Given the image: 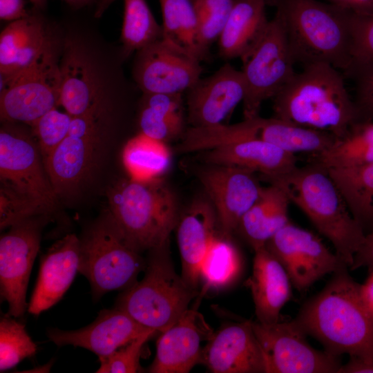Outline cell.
<instances>
[{
    "label": "cell",
    "instance_id": "obj_1",
    "mask_svg": "<svg viewBox=\"0 0 373 373\" xmlns=\"http://www.w3.org/2000/svg\"><path fill=\"white\" fill-rule=\"evenodd\" d=\"M348 268L333 273L324 288L302 305L294 321L326 352L373 361V316L363 300L361 285L352 278Z\"/></svg>",
    "mask_w": 373,
    "mask_h": 373
},
{
    "label": "cell",
    "instance_id": "obj_2",
    "mask_svg": "<svg viewBox=\"0 0 373 373\" xmlns=\"http://www.w3.org/2000/svg\"><path fill=\"white\" fill-rule=\"evenodd\" d=\"M262 178L284 191L290 202L332 242L335 254L350 268L365 233L327 170L311 162L283 175Z\"/></svg>",
    "mask_w": 373,
    "mask_h": 373
},
{
    "label": "cell",
    "instance_id": "obj_3",
    "mask_svg": "<svg viewBox=\"0 0 373 373\" xmlns=\"http://www.w3.org/2000/svg\"><path fill=\"white\" fill-rule=\"evenodd\" d=\"M274 116L328 131L336 137L359 119L339 70L318 63L304 66L273 97Z\"/></svg>",
    "mask_w": 373,
    "mask_h": 373
},
{
    "label": "cell",
    "instance_id": "obj_4",
    "mask_svg": "<svg viewBox=\"0 0 373 373\" xmlns=\"http://www.w3.org/2000/svg\"><path fill=\"white\" fill-rule=\"evenodd\" d=\"M295 63L350 66L348 9L316 0H275Z\"/></svg>",
    "mask_w": 373,
    "mask_h": 373
},
{
    "label": "cell",
    "instance_id": "obj_5",
    "mask_svg": "<svg viewBox=\"0 0 373 373\" xmlns=\"http://www.w3.org/2000/svg\"><path fill=\"white\" fill-rule=\"evenodd\" d=\"M108 200L112 218L137 251L169 243L180 216L175 194L162 179L120 180L109 189Z\"/></svg>",
    "mask_w": 373,
    "mask_h": 373
},
{
    "label": "cell",
    "instance_id": "obj_6",
    "mask_svg": "<svg viewBox=\"0 0 373 373\" xmlns=\"http://www.w3.org/2000/svg\"><path fill=\"white\" fill-rule=\"evenodd\" d=\"M150 253L143 278L124 290L116 308L142 325L163 332L188 309L200 291L189 286L175 272L169 243Z\"/></svg>",
    "mask_w": 373,
    "mask_h": 373
},
{
    "label": "cell",
    "instance_id": "obj_7",
    "mask_svg": "<svg viewBox=\"0 0 373 373\" xmlns=\"http://www.w3.org/2000/svg\"><path fill=\"white\" fill-rule=\"evenodd\" d=\"M126 240L109 211L80 240L79 271L90 282L94 298L135 282L146 262Z\"/></svg>",
    "mask_w": 373,
    "mask_h": 373
},
{
    "label": "cell",
    "instance_id": "obj_8",
    "mask_svg": "<svg viewBox=\"0 0 373 373\" xmlns=\"http://www.w3.org/2000/svg\"><path fill=\"white\" fill-rule=\"evenodd\" d=\"M0 82L3 122L32 126L59 106L61 72L54 43L30 67Z\"/></svg>",
    "mask_w": 373,
    "mask_h": 373
},
{
    "label": "cell",
    "instance_id": "obj_9",
    "mask_svg": "<svg viewBox=\"0 0 373 373\" xmlns=\"http://www.w3.org/2000/svg\"><path fill=\"white\" fill-rule=\"evenodd\" d=\"M245 84L244 118L259 115L262 102L273 98L296 74L285 29L279 15L269 21L256 46L241 59Z\"/></svg>",
    "mask_w": 373,
    "mask_h": 373
},
{
    "label": "cell",
    "instance_id": "obj_10",
    "mask_svg": "<svg viewBox=\"0 0 373 373\" xmlns=\"http://www.w3.org/2000/svg\"><path fill=\"white\" fill-rule=\"evenodd\" d=\"M262 350L265 373H338L340 356L312 347L305 334L291 320L271 324L253 321Z\"/></svg>",
    "mask_w": 373,
    "mask_h": 373
},
{
    "label": "cell",
    "instance_id": "obj_11",
    "mask_svg": "<svg viewBox=\"0 0 373 373\" xmlns=\"http://www.w3.org/2000/svg\"><path fill=\"white\" fill-rule=\"evenodd\" d=\"M0 131V181L51 211L57 196L46 173L36 140L15 123Z\"/></svg>",
    "mask_w": 373,
    "mask_h": 373
},
{
    "label": "cell",
    "instance_id": "obj_12",
    "mask_svg": "<svg viewBox=\"0 0 373 373\" xmlns=\"http://www.w3.org/2000/svg\"><path fill=\"white\" fill-rule=\"evenodd\" d=\"M136 52L133 78L143 93L182 94L200 78V59L171 37L164 35Z\"/></svg>",
    "mask_w": 373,
    "mask_h": 373
},
{
    "label": "cell",
    "instance_id": "obj_13",
    "mask_svg": "<svg viewBox=\"0 0 373 373\" xmlns=\"http://www.w3.org/2000/svg\"><path fill=\"white\" fill-rule=\"evenodd\" d=\"M283 265L291 285L302 291L347 265L312 232L289 222L265 245Z\"/></svg>",
    "mask_w": 373,
    "mask_h": 373
},
{
    "label": "cell",
    "instance_id": "obj_14",
    "mask_svg": "<svg viewBox=\"0 0 373 373\" xmlns=\"http://www.w3.org/2000/svg\"><path fill=\"white\" fill-rule=\"evenodd\" d=\"M46 220L43 216L24 220L10 227L1 237V294L8 303L10 316H21L28 309V283Z\"/></svg>",
    "mask_w": 373,
    "mask_h": 373
},
{
    "label": "cell",
    "instance_id": "obj_15",
    "mask_svg": "<svg viewBox=\"0 0 373 373\" xmlns=\"http://www.w3.org/2000/svg\"><path fill=\"white\" fill-rule=\"evenodd\" d=\"M195 175L216 210L221 232L230 236L262 191L263 186L256 173L204 163L196 169Z\"/></svg>",
    "mask_w": 373,
    "mask_h": 373
},
{
    "label": "cell",
    "instance_id": "obj_16",
    "mask_svg": "<svg viewBox=\"0 0 373 373\" xmlns=\"http://www.w3.org/2000/svg\"><path fill=\"white\" fill-rule=\"evenodd\" d=\"M104 130L105 126L72 121L68 135L45 166L57 198L75 193L88 178L97 162Z\"/></svg>",
    "mask_w": 373,
    "mask_h": 373
},
{
    "label": "cell",
    "instance_id": "obj_17",
    "mask_svg": "<svg viewBox=\"0 0 373 373\" xmlns=\"http://www.w3.org/2000/svg\"><path fill=\"white\" fill-rule=\"evenodd\" d=\"M186 93V121L190 127L221 124L243 101L242 73L226 63L211 75L200 78Z\"/></svg>",
    "mask_w": 373,
    "mask_h": 373
},
{
    "label": "cell",
    "instance_id": "obj_18",
    "mask_svg": "<svg viewBox=\"0 0 373 373\" xmlns=\"http://www.w3.org/2000/svg\"><path fill=\"white\" fill-rule=\"evenodd\" d=\"M252 323H230L213 333L202 348L199 363L213 373H265Z\"/></svg>",
    "mask_w": 373,
    "mask_h": 373
},
{
    "label": "cell",
    "instance_id": "obj_19",
    "mask_svg": "<svg viewBox=\"0 0 373 373\" xmlns=\"http://www.w3.org/2000/svg\"><path fill=\"white\" fill-rule=\"evenodd\" d=\"M213 332L195 309L186 310L156 343V354L149 369L152 373H187L199 363L203 341Z\"/></svg>",
    "mask_w": 373,
    "mask_h": 373
},
{
    "label": "cell",
    "instance_id": "obj_20",
    "mask_svg": "<svg viewBox=\"0 0 373 373\" xmlns=\"http://www.w3.org/2000/svg\"><path fill=\"white\" fill-rule=\"evenodd\" d=\"M151 331L125 312L115 307L102 310L89 325L75 331L51 329L49 339L59 346L72 345L87 349L99 357L107 356Z\"/></svg>",
    "mask_w": 373,
    "mask_h": 373
},
{
    "label": "cell",
    "instance_id": "obj_21",
    "mask_svg": "<svg viewBox=\"0 0 373 373\" xmlns=\"http://www.w3.org/2000/svg\"><path fill=\"white\" fill-rule=\"evenodd\" d=\"M60 64L59 106L73 117L106 106L103 79L79 47L68 44Z\"/></svg>",
    "mask_w": 373,
    "mask_h": 373
},
{
    "label": "cell",
    "instance_id": "obj_22",
    "mask_svg": "<svg viewBox=\"0 0 373 373\" xmlns=\"http://www.w3.org/2000/svg\"><path fill=\"white\" fill-rule=\"evenodd\" d=\"M220 227L216 210L208 198L197 199L179 217L177 240L182 261V277L191 288L198 290L202 262Z\"/></svg>",
    "mask_w": 373,
    "mask_h": 373
},
{
    "label": "cell",
    "instance_id": "obj_23",
    "mask_svg": "<svg viewBox=\"0 0 373 373\" xmlns=\"http://www.w3.org/2000/svg\"><path fill=\"white\" fill-rule=\"evenodd\" d=\"M80 239L68 234L55 242L41 260L37 283L28 312L39 315L64 296L79 271Z\"/></svg>",
    "mask_w": 373,
    "mask_h": 373
},
{
    "label": "cell",
    "instance_id": "obj_24",
    "mask_svg": "<svg viewBox=\"0 0 373 373\" xmlns=\"http://www.w3.org/2000/svg\"><path fill=\"white\" fill-rule=\"evenodd\" d=\"M203 163L246 169L262 178L286 173L297 166V157L256 137L238 140L198 152Z\"/></svg>",
    "mask_w": 373,
    "mask_h": 373
},
{
    "label": "cell",
    "instance_id": "obj_25",
    "mask_svg": "<svg viewBox=\"0 0 373 373\" xmlns=\"http://www.w3.org/2000/svg\"><path fill=\"white\" fill-rule=\"evenodd\" d=\"M254 251L252 273L245 284L251 292L257 321L277 323L291 298L292 285L283 265L265 245Z\"/></svg>",
    "mask_w": 373,
    "mask_h": 373
},
{
    "label": "cell",
    "instance_id": "obj_26",
    "mask_svg": "<svg viewBox=\"0 0 373 373\" xmlns=\"http://www.w3.org/2000/svg\"><path fill=\"white\" fill-rule=\"evenodd\" d=\"M53 43L42 19L35 15L11 22L0 37V82L30 67Z\"/></svg>",
    "mask_w": 373,
    "mask_h": 373
},
{
    "label": "cell",
    "instance_id": "obj_27",
    "mask_svg": "<svg viewBox=\"0 0 373 373\" xmlns=\"http://www.w3.org/2000/svg\"><path fill=\"white\" fill-rule=\"evenodd\" d=\"M266 0H234L218 38L219 54L226 59H242L263 36L269 21Z\"/></svg>",
    "mask_w": 373,
    "mask_h": 373
},
{
    "label": "cell",
    "instance_id": "obj_28",
    "mask_svg": "<svg viewBox=\"0 0 373 373\" xmlns=\"http://www.w3.org/2000/svg\"><path fill=\"white\" fill-rule=\"evenodd\" d=\"M290 201L284 191L269 184L241 219L237 230L254 250L263 247L290 221ZM236 230V231H237Z\"/></svg>",
    "mask_w": 373,
    "mask_h": 373
},
{
    "label": "cell",
    "instance_id": "obj_29",
    "mask_svg": "<svg viewBox=\"0 0 373 373\" xmlns=\"http://www.w3.org/2000/svg\"><path fill=\"white\" fill-rule=\"evenodd\" d=\"M312 162L326 169L349 168L373 162V121L358 119L325 151L312 155Z\"/></svg>",
    "mask_w": 373,
    "mask_h": 373
},
{
    "label": "cell",
    "instance_id": "obj_30",
    "mask_svg": "<svg viewBox=\"0 0 373 373\" xmlns=\"http://www.w3.org/2000/svg\"><path fill=\"white\" fill-rule=\"evenodd\" d=\"M365 235L373 230V162L327 169Z\"/></svg>",
    "mask_w": 373,
    "mask_h": 373
},
{
    "label": "cell",
    "instance_id": "obj_31",
    "mask_svg": "<svg viewBox=\"0 0 373 373\" xmlns=\"http://www.w3.org/2000/svg\"><path fill=\"white\" fill-rule=\"evenodd\" d=\"M260 138L291 153L319 154L331 146L336 137L328 131L295 124L274 117L260 119Z\"/></svg>",
    "mask_w": 373,
    "mask_h": 373
},
{
    "label": "cell",
    "instance_id": "obj_32",
    "mask_svg": "<svg viewBox=\"0 0 373 373\" xmlns=\"http://www.w3.org/2000/svg\"><path fill=\"white\" fill-rule=\"evenodd\" d=\"M122 160L130 178L151 181L161 179L168 171L171 153L166 143L140 133L125 144Z\"/></svg>",
    "mask_w": 373,
    "mask_h": 373
},
{
    "label": "cell",
    "instance_id": "obj_33",
    "mask_svg": "<svg viewBox=\"0 0 373 373\" xmlns=\"http://www.w3.org/2000/svg\"><path fill=\"white\" fill-rule=\"evenodd\" d=\"M242 267L239 250L229 236L221 233L216 238L202 262L200 269L202 289L199 295L229 286L240 276Z\"/></svg>",
    "mask_w": 373,
    "mask_h": 373
},
{
    "label": "cell",
    "instance_id": "obj_34",
    "mask_svg": "<svg viewBox=\"0 0 373 373\" xmlns=\"http://www.w3.org/2000/svg\"><path fill=\"white\" fill-rule=\"evenodd\" d=\"M115 0H102L96 15H101ZM124 11L121 34L122 55L125 58L164 36L145 0H124Z\"/></svg>",
    "mask_w": 373,
    "mask_h": 373
},
{
    "label": "cell",
    "instance_id": "obj_35",
    "mask_svg": "<svg viewBox=\"0 0 373 373\" xmlns=\"http://www.w3.org/2000/svg\"><path fill=\"white\" fill-rule=\"evenodd\" d=\"M234 0H193L198 17L196 47L202 60L211 44L218 39Z\"/></svg>",
    "mask_w": 373,
    "mask_h": 373
},
{
    "label": "cell",
    "instance_id": "obj_36",
    "mask_svg": "<svg viewBox=\"0 0 373 373\" xmlns=\"http://www.w3.org/2000/svg\"><path fill=\"white\" fill-rule=\"evenodd\" d=\"M37 345L21 323L9 317L0 321V371L12 368L35 354Z\"/></svg>",
    "mask_w": 373,
    "mask_h": 373
},
{
    "label": "cell",
    "instance_id": "obj_37",
    "mask_svg": "<svg viewBox=\"0 0 373 373\" xmlns=\"http://www.w3.org/2000/svg\"><path fill=\"white\" fill-rule=\"evenodd\" d=\"M73 116L55 107L41 117L31 126L44 166L50 157L68 135Z\"/></svg>",
    "mask_w": 373,
    "mask_h": 373
},
{
    "label": "cell",
    "instance_id": "obj_38",
    "mask_svg": "<svg viewBox=\"0 0 373 373\" xmlns=\"http://www.w3.org/2000/svg\"><path fill=\"white\" fill-rule=\"evenodd\" d=\"M352 70L373 64V12L358 13L348 9Z\"/></svg>",
    "mask_w": 373,
    "mask_h": 373
},
{
    "label": "cell",
    "instance_id": "obj_39",
    "mask_svg": "<svg viewBox=\"0 0 373 373\" xmlns=\"http://www.w3.org/2000/svg\"><path fill=\"white\" fill-rule=\"evenodd\" d=\"M50 211L40 202L3 185L0 186V227H10L24 220L47 214Z\"/></svg>",
    "mask_w": 373,
    "mask_h": 373
},
{
    "label": "cell",
    "instance_id": "obj_40",
    "mask_svg": "<svg viewBox=\"0 0 373 373\" xmlns=\"http://www.w3.org/2000/svg\"><path fill=\"white\" fill-rule=\"evenodd\" d=\"M140 133L166 143L182 136L184 116L171 115L142 104L139 115Z\"/></svg>",
    "mask_w": 373,
    "mask_h": 373
},
{
    "label": "cell",
    "instance_id": "obj_41",
    "mask_svg": "<svg viewBox=\"0 0 373 373\" xmlns=\"http://www.w3.org/2000/svg\"><path fill=\"white\" fill-rule=\"evenodd\" d=\"M149 332L126 345L121 347L113 354L99 357L100 366L98 373H135L140 372V358L144 343L155 333Z\"/></svg>",
    "mask_w": 373,
    "mask_h": 373
},
{
    "label": "cell",
    "instance_id": "obj_42",
    "mask_svg": "<svg viewBox=\"0 0 373 373\" xmlns=\"http://www.w3.org/2000/svg\"><path fill=\"white\" fill-rule=\"evenodd\" d=\"M177 3L179 8L180 43L199 58L196 47L198 17L193 0H177Z\"/></svg>",
    "mask_w": 373,
    "mask_h": 373
},
{
    "label": "cell",
    "instance_id": "obj_43",
    "mask_svg": "<svg viewBox=\"0 0 373 373\" xmlns=\"http://www.w3.org/2000/svg\"><path fill=\"white\" fill-rule=\"evenodd\" d=\"M162 15L164 35L180 43L179 8L177 0H159Z\"/></svg>",
    "mask_w": 373,
    "mask_h": 373
},
{
    "label": "cell",
    "instance_id": "obj_44",
    "mask_svg": "<svg viewBox=\"0 0 373 373\" xmlns=\"http://www.w3.org/2000/svg\"><path fill=\"white\" fill-rule=\"evenodd\" d=\"M347 75L355 79L356 97L373 96V64L354 68Z\"/></svg>",
    "mask_w": 373,
    "mask_h": 373
},
{
    "label": "cell",
    "instance_id": "obj_45",
    "mask_svg": "<svg viewBox=\"0 0 373 373\" xmlns=\"http://www.w3.org/2000/svg\"><path fill=\"white\" fill-rule=\"evenodd\" d=\"M365 267L370 272L373 271V230L365 235V240L355 254L351 270Z\"/></svg>",
    "mask_w": 373,
    "mask_h": 373
},
{
    "label": "cell",
    "instance_id": "obj_46",
    "mask_svg": "<svg viewBox=\"0 0 373 373\" xmlns=\"http://www.w3.org/2000/svg\"><path fill=\"white\" fill-rule=\"evenodd\" d=\"M23 0H0V18L1 20L15 21L29 16Z\"/></svg>",
    "mask_w": 373,
    "mask_h": 373
},
{
    "label": "cell",
    "instance_id": "obj_47",
    "mask_svg": "<svg viewBox=\"0 0 373 373\" xmlns=\"http://www.w3.org/2000/svg\"><path fill=\"white\" fill-rule=\"evenodd\" d=\"M338 373H373V361L350 356L348 362L342 365Z\"/></svg>",
    "mask_w": 373,
    "mask_h": 373
},
{
    "label": "cell",
    "instance_id": "obj_48",
    "mask_svg": "<svg viewBox=\"0 0 373 373\" xmlns=\"http://www.w3.org/2000/svg\"><path fill=\"white\" fill-rule=\"evenodd\" d=\"M355 104L359 119L373 121V96L356 97Z\"/></svg>",
    "mask_w": 373,
    "mask_h": 373
},
{
    "label": "cell",
    "instance_id": "obj_49",
    "mask_svg": "<svg viewBox=\"0 0 373 373\" xmlns=\"http://www.w3.org/2000/svg\"><path fill=\"white\" fill-rule=\"evenodd\" d=\"M361 294L367 307L373 316V271L370 272L365 283L361 285Z\"/></svg>",
    "mask_w": 373,
    "mask_h": 373
},
{
    "label": "cell",
    "instance_id": "obj_50",
    "mask_svg": "<svg viewBox=\"0 0 373 373\" xmlns=\"http://www.w3.org/2000/svg\"><path fill=\"white\" fill-rule=\"evenodd\" d=\"M350 10L358 13L373 12V0H354Z\"/></svg>",
    "mask_w": 373,
    "mask_h": 373
},
{
    "label": "cell",
    "instance_id": "obj_51",
    "mask_svg": "<svg viewBox=\"0 0 373 373\" xmlns=\"http://www.w3.org/2000/svg\"><path fill=\"white\" fill-rule=\"evenodd\" d=\"M68 3L75 7H82L86 6L95 0H64Z\"/></svg>",
    "mask_w": 373,
    "mask_h": 373
},
{
    "label": "cell",
    "instance_id": "obj_52",
    "mask_svg": "<svg viewBox=\"0 0 373 373\" xmlns=\"http://www.w3.org/2000/svg\"><path fill=\"white\" fill-rule=\"evenodd\" d=\"M334 3L337 6H341L343 8L351 10L354 0H332Z\"/></svg>",
    "mask_w": 373,
    "mask_h": 373
},
{
    "label": "cell",
    "instance_id": "obj_53",
    "mask_svg": "<svg viewBox=\"0 0 373 373\" xmlns=\"http://www.w3.org/2000/svg\"><path fill=\"white\" fill-rule=\"evenodd\" d=\"M37 8H44L47 3V0H29Z\"/></svg>",
    "mask_w": 373,
    "mask_h": 373
}]
</instances>
